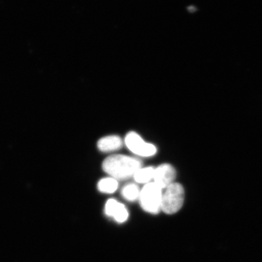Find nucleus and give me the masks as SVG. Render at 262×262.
I'll return each instance as SVG.
<instances>
[{"label":"nucleus","mask_w":262,"mask_h":262,"mask_svg":"<svg viewBox=\"0 0 262 262\" xmlns=\"http://www.w3.org/2000/svg\"><path fill=\"white\" fill-rule=\"evenodd\" d=\"M162 189L155 183H147L140 191L141 206L147 212L158 214L162 209Z\"/></svg>","instance_id":"obj_3"},{"label":"nucleus","mask_w":262,"mask_h":262,"mask_svg":"<svg viewBox=\"0 0 262 262\" xmlns=\"http://www.w3.org/2000/svg\"><path fill=\"white\" fill-rule=\"evenodd\" d=\"M142 165L141 160L134 157L114 155L104 160L103 169L115 179L125 180L134 176Z\"/></svg>","instance_id":"obj_1"},{"label":"nucleus","mask_w":262,"mask_h":262,"mask_svg":"<svg viewBox=\"0 0 262 262\" xmlns=\"http://www.w3.org/2000/svg\"><path fill=\"white\" fill-rule=\"evenodd\" d=\"M176 171L171 165L163 164L155 169L154 179L156 184L162 189L168 187L173 183Z\"/></svg>","instance_id":"obj_5"},{"label":"nucleus","mask_w":262,"mask_h":262,"mask_svg":"<svg viewBox=\"0 0 262 262\" xmlns=\"http://www.w3.org/2000/svg\"><path fill=\"white\" fill-rule=\"evenodd\" d=\"M125 143L130 151L140 156H152L157 152L155 145L145 143L138 134L134 132L127 134Z\"/></svg>","instance_id":"obj_4"},{"label":"nucleus","mask_w":262,"mask_h":262,"mask_svg":"<svg viewBox=\"0 0 262 262\" xmlns=\"http://www.w3.org/2000/svg\"><path fill=\"white\" fill-rule=\"evenodd\" d=\"M105 213L107 215L113 217L119 223L125 222L129 215L125 206L113 199H110L106 202Z\"/></svg>","instance_id":"obj_6"},{"label":"nucleus","mask_w":262,"mask_h":262,"mask_svg":"<svg viewBox=\"0 0 262 262\" xmlns=\"http://www.w3.org/2000/svg\"><path fill=\"white\" fill-rule=\"evenodd\" d=\"M98 147L101 151L111 152L119 150L122 147V140L117 136H111L101 139L98 142Z\"/></svg>","instance_id":"obj_7"},{"label":"nucleus","mask_w":262,"mask_h":262,"mask_svg":"<svg viewBox=\"0 0 262 262\" xmlns=\"http://www.w3.org/2000/svg\"><path fill=\"white\" fill-rule=\"evenodd\" d=\"M155 169L153 167L141 168L134 175V180H136V182L139 183L149 182L150 180L154 179Z\"/></svg>","instance_id":"obj_8"},{"label":"nucleus","mask_w":262,"mask_h":262,"mask_svg":"<svg viewBox=\"0 0 262 262\" xmlns=\"http://www.w3.org/2000/svg\"><path fill=\"white\" fill-rule=\"evenodd\" d=\"M118 182L116 179L114 178H105L101 179L98 184V188L99 191L107 194H111L116 191Z\"/></svg>","instance_id":"obj_9"},{"label":"nucleus","mask_w":262,"mask_h":262,"mask_svg":"<svg viewBox=\"0 0 262 262\" xmlns=\"http://www.w3.org/2000/svg\"><path fill=\"white\" fill-rule=\"evenodd\" d=\"M184 199L185 191L182 185L172 183L162 195V210L168 214H175L182 207Z\"/></svg>","instance_id":"obj_2"},{"label":"nucleus","mask_w":262,"mask_h":262,"mask_svg":"<svg viewBox=\"0 0 262 262\" xmlns=\"http://www.w3.org/2000/svg\"><path fill=\"white\" fill-rule=\"evenodd\" d=\"M122 194L127 201L133 202L139 198L140 191L138 186L135 184H128L124 186Z\"/></svg>","instance_id":"obj_10"}]
</instances>
